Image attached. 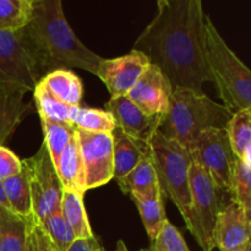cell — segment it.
<instances>
[{
    "mask_svg": "<svg viewBox=\"0 0 251 251\" xmlns=\"http://www.w3.org/2000/svg\"><path fill=\"white\" fill-rule=\"evenodd\" d=\"M206 16L200 0H159L157 14L131 50L144 54L166 75L172 88L202 95L211 82L205 54Z\"/></svg>",
    "mask_w": 251,
    "mask_h": 251,
    "instance_id": "obj_1",
    "label": "cell"
},
{
    "mask_svg": "<svg viewBox=\"0 0 251 251\" xmlns=\"http://www.w3.org/2000/svg\"><path fill=\"white\" fill-rule=\"evenodd\" d=\"M25 32L38 55L44 75L73 68L93 75L97 73L103 58L86 47L71 29L61 0H34Z\"/></svg>",
    "mask_w": 251,
    "mask_h": 251,
    "instance_id": "obj_2",
    "label": "cell"
},
{
    "mask_svg": "<svg viewBox=\"0 0 251 251\" xmlns=\"http://www.w3.org/2000/svg\"><path fill=\"white\" fill-rule=\"evenodd\" d=\"M233 114L205 93L199 95L188 88H176L169 98L168 109L162 115L158 131L189 151L202 131L226 129Z\"/></svg>",
    "mask_w": 251,
    "mask_h": 251,
    "instance_id": "obj_3",
    "label": "cell"
},
{
    "mask_svg": "<svg viewBox=\"0 0 251 251\" xmlns=\"http://www.w3.org/2000/svg\"><path fill=\"white\" fill-rule=\"evenodd\" d=\"M205 54L211 82H215L225 107L230 112L251 108V73L235 55L206 16Z\"/></svg>",
    "mask_w": 251,
    "mask_h": 251,
    "instance_id": "obj_4",
    "label": "cell"
},
{
    "mask_svg": "<svg viewBox=\"0 0 251 251\" xmlns=\"http://www.w3.org/2000/svg\"><path fill=\"white\" fill-rule=\"evenodd\" d=\"M150 149L162 194L176 203L185 221L191 205L189 176L193 158L190 152L159 131L152 137Z\"/></svg>",
    "mask_w": 251,
    "mask_h": 251,
    "instance_id": "obj_5",
    "label": "cell"
},
{
    "mask_svg": "<svg viewBox=\"0 0 251 251\" xmlns=\"http://www.w3.org/2000/svg\"><path fill=\"white\" fill-rule=\"evenodd\" d=\"M189 178L191 205L185 220L186 228L203 251H212L216 248L213 238L216 220L225 207L220 195L223 191L216 186L207 172L194 161L191 162Z\"/></svg>",
    "mask_w": 251,
    "mask_h": 251,
    "instance_id": "obj_6",
    "label": "cell"
},
{
    "mask_svg": "<svg viewBox=\"0 0 251 251\" xmlns=\"http://www.w3.org/2000/svg\"><path fill=\"white\" fill-rule=\"evenodd\" d=\"M39 58L24 29L0 32V82L33 91L43 78Z\"/></svg>",
    "mask_w": 251,
    "mask_h": 251,
    "instance_id": "obj_7",
    "label": "cell"
},
{
    "mask_svg": "<svg viewBox=\"0 0 251 251\" xmlns=\"http://www.w3.org/2000/svg\"><path fill=\"white\" fill-rule=\"evenodd\" d=\"M189 152L193 161L207 172L216 186L220 190L229 193L237 157L233 153L227 130H205L199 135Z\"/></svg>",
    "mask_w": 251,
    "mask_h": 251,
    "instance_id": "obj_8",
    "label": "cell"
},
{
    "mask_svg": "<svg viewBox=\"0 0 251 251\" xmlns=\"http://www.w3.org/2000/svg\"><path fill=\"white\" fill-rule=\"evenodd\" d=\"M22 163L28 171L36 221L41 222L47 216L60 210L63 186L44 144L31 158L22 159Z\"/></svg>",
    "mask_w": 251,
    "mask_h": 251,
    "instance_id": "obj_9",
    "label": "cell"
},
{
    "mask_svg": "<svg viewBox=\"0 0 251 251\" xmlns=\"http://www.w3.org/2000/svg\"><path fill=\"white\" fill-rule=\"evenodd\" d=\"M85 166L86 190L105 185L113 179L112 134H93L76 129Z\"/></svg>",
    "mask_w": 251,
    "mask_h": 251,
    "instance_id": "obj_10",
    "label": "cell"
},
{
    "mask_svg": "<svg viewBox=\"0 0 251 251\" xmlns=\"http://www.w3.org/2000/svg\"><path fill=\"white\" fill-rule=\"evenodd\" d=\"M150 65L144 54L131 50L114 59H102L96 76L107 86L110 97L126 96Z\"/></svg>",
    "mask_w": 251,
    "mask_h": 251,
    "instance_id": "obj_11",
    "label": "cell"
},
{
    "mask_svg": "<svg viewBox=\"0 0 251 251\" xmlns=\"http://www.w3.org/2000/svg\"><path fill=\"white\" fill-rule=\"evenodd\" d=\"M173 88L168 78L157 66L150 64L127 98L149 115H163L168 109Z\"/></svg>",
    "mask_w": 251,
    "mask_h": 251,
    "instance_id": "obj_12",
    "label": "cell"
},
{
    "mask_svg": "<svg viewBox=\"0 0 251 251\" xmlns=\"http://www.w3.org/2000/svg\"><path fill=\"white\" fill-rule=\"evenodd\" d=\"M107 112L112 114L115 126L124 134L139 141L149 144L161 125L162 115H149L135 105L127 96L110 98Z\"/></svg>",
    "mask_w": 251,
    "mask_h": 251,
    "instance_id": "obj_13",
    "label": "cell"
},
{
    "mask_svg": "<svg viewBox=\"0 0 251 251\" xmlns=\"http://www.w3.org/2000/svg\"><path fill=\"white\" fill-rule=\"evenodd\" d=\"M251 217L244 212L239 205L230 201L218 213L215 225L216 248L230 251L245 247L250 243Z\"/></svg>",
    "mask_w": 251,
    "mask_h": 251,
    "instance_id": "obj_14",
    "label": "cell"
},
{
    "mask_svg": "<svg viewBox=\"0 0 251 251\" xmlns=\"http://www.w3.org/2000/svg\"><path fill=\"white\" fill-rule=\"evenodd\" d=\"M26 93L27 91L20 86L0 82V146L31 113V104L24 100Z\"/></svg>",
    "mask_w": 251,
    "mask_h": 251,
    "instance_id": "obj_15",
    "label": "cell"
},
{
    "mask_svg": "<svg viewBox=\"0 0 251 251\" xmlns=\"http://www.w3.org/2000/svg\"><path fill=\"white\" fill-rule=\"evenodd\" d=\"M112 137L113 163H114L113 179H115L118 185H120L125 176L141 162L145 154L150 151V145L132 139L118 127L113 130Z\"/></svg>",
    "mask_w": 251,
    "mask_h": 251,
    "instance_id": "obj_16",
    "label": "cell"
},
{
    "mask_svg": "<svg viewBox=\"0 0 251 251\" xmlns=\"http://www.w3.org/2000/svg\"><path fill=\"white\" fill-rule=\"evenodd\" d=\"M55 169L60 179L63 190L74 191V193L85 195L87 191L85 180V166H83L82 154H81L77 131H75L70 142L61 153Z\"/></svg>",
    "mask_w": 251,
    "mask_h": 251,
    "instance_id": "obj_17",
    "label": "cell"
},
{
    "mask_svg": "<svg viewBox=\"0 0 251 251\" xmlns=\"http://www.w3.org/2000/svg\"><path fill=\"white\" fill-rule=\"evenodd\" d=\"M22 162V161H21ZM2 189L6 196L9 208L14 215L19 216L28 223L36 222L32 203V193L29 186L28 171L22 163V169L17 176L2 181Z\"/></svg>",
    "mask_w": 251,
    "mask_h": 251,
    "instance_id": "obj_18",
    "label": "cell"
},
{
    "mask_svg": "<svg viewBox=\"0 0 251 251\" xmlns=\"http://www.w3.org/2000/svg\"><path fill=\"white\" fill-rule=\"evenodd\" d=\"M123 193L141 199H149L162 194L158 176L152 161L151 149L139 164L125 176L120 184Z\"/></svg>",
    "mask_w": 251,
    "mask_h": 251,
    "instance_id": "obj_19",
    "label": "cell"
},
{
    "mask_svg": "<svg viewBox=\"0 0 251 251\" xmlns=\"http://www.w3.org/2000/svg\"><path fill=\"white\" fill-rule=\"evenodd\" d=\"M41 81L59 100L71 107L80 105L83 95L82 82L71 70L50 71Z\"/></svg>",
    "mask_w": 251,
    "mask_h": 251,
    "instance_id": "obj_20",
    "label": "cell"
},
{
    "mask_svg": "<svg viewBox=\"0 0 251 251\" xmlns=\"http://www.w3.org/2000/svg\"><path fill=\"white\" fill-rule=\"evenodd\" d=\"M60 211L76 239H90L95 237L88 222L83 195L74 191L63 190Z\"/></svg>",
    "mask_w": 251,
    "mask_h": 251,
    "instance_id": "obj_21",
    "label": "cell"
},
{
    "mask_svg": "<svg viewBox=\"0 0 251 251\" xmlns=\"http://www.w3.org/2000/svg\"><path fill=\"white\" fill-rule=\"evenodd\" d=\"M32 225L0 207V251H24Z\"/></svg>",
    "mask_w": 251,
    "mask_h": 251,
    "instance_id": "obj_22",
    "label": "cell"
},
{
    "mask_svg": "<svg viewBox=\"0 0 251 251\" xmlns=\"http://www.w3.org/2000/svg\"><path fill=\"white\" fill-rule=\"evenodd\" d=\"M226 130L234 156L251 164V108L235 112Z\"/></svg>",
    "mask_w": 251,
    "mask_h": 251,
    "instance_id": "obj_23",
    "label": "cell"
},
{
    "mask_svg": "<svg viewBox=\"0 0 251 251\" xmlns=\"http://www.w3.org/2000/svg\"><path fill=\"white\" fill-rule=\"evenodd\" d=\"M33 100L41 118L73 125V118L77 107H71L59 100L42 81L34 86Z\"/></svg>",
    "mask_w": 251,
    "mask_h": 251,
    "instance_id": "obj_24",
    "label": "cell"
},
{
    "mask_svg": "<svg viewBox=\"0 0 251 251\" xmlns=\"http://www.w3.org/2000/svg\"><path fill=\"white\" fill-rule=\"evenodd\" d=\"M131 198L135 205L137 206L150 242H152L161 232L166 221L168 220L166 216V208H164L163 194H158L149 199H141L136 196H131Z\"/></svg>",
    "mask_w": 251,
    "mask_h": 251,
    "instance_id": "obj_25",
    "label": "cell"
},
{
    "mask_svg": "<svg viewBox=\"0 0 251 251\" xmlns=\"http://www.w3.org/2000/svg\"><path fill=\"white\" fill-rule=\"evenodd\" d=\"M34 0H0V32L24 29L32 16Z\"/></svg>",
    "mask_w": 251,
    "mask_h": 251,
    "instance_id": "obj_26",
    "label": "cell"
},
{
    "mask_svg": "<svg viewBox=\"0 0 251 251\" xmlns=\"http://www.w3.org/2000/svg\"><path fill=\"white\" fill-rule=\"evenodd\" d=\"M41 124L44 136L43 144L48 150V153L54 166H56L61 153L70 142L73 135L75 134L76 129L71 124L51 122L46 118H41Z\"/></svg>",
    "mask_w": 251,
    "mask_h": 251,
    "instance_id": "obj_27",
    "label": "cell"
},
{
    "mask_svg": "<svg viewBox=\"0 0 251 251\" xmlns=\"http://www.w3.org/2000/svg\"><path fill=\"white\" fill-rule=\"evenodd\" d=\"M73 125L78 130L93 134H112L115 122L107 110L83 108L78 105L73 118Z\"/></svg>",
    "mask_w": 251,
    "mask_h": 251,
    "instance_id": "obj_28",
    "label": "cell"
},
{
    "mask_svg": "<svg viewBox=\"0 0 251 251\" xmlns=\"http://www.w3.org/2000/svg\"><path fill=\"white\" fill-rule=\"evenodd\" d=\"M229 193L233 202L251 217V164L235 158Z\"/></svg>",
    "mask_w": 251,
    "mask_h": 251,
    "instance_id": "obj_29",
    "label": "cell"
},
{
    "mask_svg": "<svg viewBox=\"0 0 251 251\" xmlns=\"http://www.w3.org/2000/svg\"><path fill=\"white\" fill-rule=\"evenodd\" d=\"M37 223L46 233L55 251H66L76 240L73 230L69 227L60 210L50 213L44 220Z\"/></svg>",
    "mask_w": 251,
    "mask_h": 251,
    "instance_id": "obj_30",
    "label": "cell"
},
{
    "mask_svg": "<svg viewBox=\"0 0 251 251\" xmlns=\"http://www.w3.org/2000/svg\"><path fill=\"white\" fill-rule=\"evenodd\" d=\"M147 251H190L181 233L168 220L161 232L152 242Z\"/></svg>",
    "mask_w": 251,
    "mask_h": 251,
    "instance_id": "obj_31",
    "label": "cell"
},
{
    "mask_svg": "<svg viewBox=\"0 0 251 251\" xmlns=\"http://www.w3.org/2000/svg\"><path fill=\"white\" fill-rule=\"evenodd\" d=\"M21 169V159L4 145L0 146V183L17 176Z\"/></svg>",
    "mask_w": 251,
    "mask_h": 251,
    "instance_id": "obj_32",
    "label": "cell"
},
{
    "mask_svg": "<svg viewBox=\"0 0 251 251\" xmlns=\"http://www.w3.org/2000/svg\"><path fill=\"white\" fill-rule=\"evenodd\" d=\"M33 234L34 239H36L37 251H55L53 245H51L50 240L48 239L47 234L43 232V229L39 227V225L37 222L33 226Z\"/></svg>",
    "mask_w": 251,
    "mask_h": 251,
    "instance_id": "obj_33",
    "label": "cell"
},
{
    "mask_svg": "<svg viewBox=\"0 0 251 251\" xmlns=\"http://www.w3.org/2000/svg\"><path fill=\"white\" fill-rule=\"evenodd\" d=\"M100 247L98 240L93 237L90 239H76L66 251H97Z\"/></svg>",
    "mask_w": 251,
    "mask_h": 251,
    "instance_id": "obj_34",
    "label": "cell"
},
{
    "mask_svg": "<svg viewBox=\"0 0 251 251\" xmlns=\"http://www.w3.org/2000/svg\"><path fill=\"white\" fill-rule=\"evenodd\" d=\"M36 223V222H34ZM34 223L32 225L31 229H29L28 237H27L26 240V245H25V250L24 251H37V245H36V239H34V234H33V226Z\"/></svg>",
    "mask_w": 251,
    "mask_h": 251,
    "instance_id": "obj_35",
    "label": "cell"
},
{
    "mask_svg": "<svg viewBox=\"0 0 251 251\" xmlns=\"http://www.w3.org/2000/svg\"><path fill=\"white\" fill-rule=\"evenodd\" d=\"M0 207H4V208H7V210H10L9 203H7L6 196H5L4 194V189H2L1 183H0Z\"/></svg>",
    "mask_w": 251,
    "mask_h": 251,
    "instance_id": "obj_36",
    "label": "cell"
},
{
    "mask_svg": "<svg viewBox=\"0 0 251 251\" xmlns=\"http://www.w3.org/2000/svg\"><path fill=\"white\" fill-rule=\"evenodd\" d=\"M115 251H129V250H127L125 243L123 242V240H119V242H118V244H117V250H115Z\"/></svg>",
    "mask_w": 251,
    "mask_h": 251,
    "instance_id": "obj_37",
    "label": "cell"
},
{
    "mask_svg": "<svg viewBox=\"0 0 251 251\" xmlns=\"http://www.w3.org/2000/svg\"><path fill=\"white\" fill-rule=\"evenodd\" d=\"M250 248H251V244H247L245 247L240 248V249H235V250H230V251H250ZM220 251H225V250H220Z\"/></svg>",
    "mask_w": 251,
    "mask_h": 251,
    "instance_id": "obj_38",
    "label": "cell"
},
{
    "mask_svg": "<svg viewBox=\"0 0 251 251\" xmlns=\"http://www.w3.org/2000/svg\"><path fill=\"white\" fill-rule=\"evenodd\" d=\"M97 251H107V250H105V249H104V248L100 247V248H98V249H97Z\"/></svg>",
    "mask_w": 251,
    "mask_h": 251,
    "instance_id": "obj_39",
    "label": "cell"
},
{
    "mask_svg": "<svg viewBox=\"0 0 251 251\" xmlns=\"http://www.w3.org/2000/svg\"><path fill=\"white\" fill-rule=\"evenodd\" d=\"M140 251H147V249H141Z\"/></svg>",
    "mask_w": 251,
    "mask_h": 251,
    "instance_id": "obj_40",
    "label": "cell"
},
{
    "mask_svg": "<svg viewBox=\"0 0 251 251\" xmlns=\"http://www.w3.org/2000/svg\"><path fill=\"white\" fill-rule=\"evenodd\" d=\"M36 245H37V244H36Z\"/></svg>",
    "mask_w": 251,
    "mask_h": 251,
    "instance_id": "obj_41",
    "label": "cell"
}]
</instances>
